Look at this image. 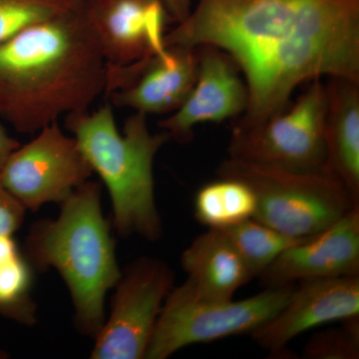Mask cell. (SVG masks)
Returning <instances> with one entry per match:
<instances>
[{
	"instance_id": "obj_1",
	"label": "cell",
	"mask_w": 359,
	"mask_h": 359,
	"mask_svg": "<svg viewBox=\"0 0 359 359\" xmlns=\"http://www.w3.org/2000/svg\"><path fill=\"white\" fill-rule=\"evenodd\" d=\"M165 44L230 56L249 91L235 126L250 128L287 109L304 82H359V0H198Z\"/></svg>"
},
{
	"instance_id": "obj_2",
	"label": "cell",
	"mask_w": 359,
	"mask_h": 359,
	"mask_svg": "<svg viewBox=\"0 0 359 359\" xmlns=\"http://www.w3.org/2000/svg\"><path fill=\"white\" fill-rule=\"evenodd\" d=\"M106 86L107 62L83 7L0 43V118L20 133L86 112Z\"/></svg>"
},
{
	"instance_id": "obj_3",
	"label": "cell",
	"mask_w": 359,
	"mask_h": 359,
	"mask_svg": "<svg viewBox=\"0 0 359 359\" xmlns=\"http://www.w3.org/2000/svg\"><path fill=\"white\" fill-rule=\"evenodd\" d=\"M60 208L57 218L33 224L23 252L33 269L57 271L69 290L75 327L94 339L106 320V294L122 273L100 185L88 180Z\"/></svg>"
},
{
	"instance_id": "obj_4",
	"label": "cell",
	"mask_w": 359,
	"mask_h": 359,
	"mask_svg": "<svg viewBox=\"0 0 359 359\" xmlns=\"http://www.w3.org/2000/svg\"><path fill=\"white\" fill-rule=\"evenodd\" d=\"M66 122L92 171L108 189L118 235L160 240L163 224L156 204L153 167L169 135L152 133L147 115L140 112L130 116L121 133L109 104L94 112L66 116Z\"/></svg>"
},
{
	"instance_id": "obj_5",
	"label": "cell",
	"mask_w": 359,
	"mask_h": 359,
	"mask_svg": "<svg viewBox=\"0 0 359 359\" xmlns=\"http://www.w3.org/2000/svg\"><path fill=\"white\" fill-rule=\"evenodd\" d=\"M218 175L247 184L256 197L254 219L292 237L320 233L359 205L327 167L294 170L229 157Z\"/></svg>"
},
{
	"instance_id": "obj_6",
	"label": "cell",
	"mask_w": 359,
	"mask_h": 359,
	"mask_svg": "<svg viewBox=\"0 0 359 359\" xmlns=\"http://www.w3.org/2000/svg\"><path fill=\"white\" fill-rule=\"evenodd\" d=\"M294 285L221 301L201 297L186 280L165 299L145 359H166L192 344L250 334L285 306Z\"/></svg>"
},
{
	"instance_id": "obj_7",
	"label": "cell",
	"mask_w": 359,
	"mask_h": 359,
	"mask_svg": "<svg viewBox=\"0 0 359 359\" xmlns=\"http://www.w3.org/2000/svg\"><path fill=\"white\" fill-rule=\"evenodd\" d=\"M327 104L325 84L311 81L290 110L250 128L233 126L229 157L294 170L325 167Z\"/></svg>"
},
{
	"instance_id": "obj_8",
	"label": "cell",
	"mask_w": 359,
	"mask_h": 359,
	"mask_svg": "<svg viewBox=\"0 0 359 359\" xmlns=\"http://www.w3.org/2000/svg\"><path fill=\"white\" fill-rule=\"evenodd\" d=\"M175 273L160 259L140 257L122 271L109 318L94 337L92 359H145Z\"/></svg>"
},
{
	"instance_id": "obj_9",
	"label": "cell",
	"mask_w": 359,
	"mask_h": 359,
	"mask_svg": "<svg viewBox=\"0 0 359 359\" xmlns=\"http://www.w3.org/2000/svg\"><path fill=\"white\" fill-rule=\"evenodd\" d=\"M20 146L0 174V185L26 210L60 205L91 178L93 171L74 137L52 123Z\"/></svg>"
},
{
	"instance_id": "obj_10",
	"label": "cell",
	"mask_w": 359,
	"mask_h": 359,
	"mask_svg": "<svg viewBox=\"0 0 359 359\" xmlns=\"http://www.w3.org/2000/svg\"><path fill=\"white\" fill-rule=\"evenodd\" d=\"M83 11L107 62V86L166 49L172 20L161 0H89Z\"/></svg>"
},
{
	"instance_id": "obj_11",
	"label": "cell",
	"mask_w": 359,
	"mask_h": 359,
	"mask_svg": "<svg viewBox=\"0 0 359 359\" xmlns=\"http://www.w3.org/2000/svg\"><path fill=\"white\" fill-rule=\"evenodd\" d=\"M359 316V276L302 280L280 311L250 332L273 355H285L299 334L332 321Z\"/></svg>"
},
{
	"instance_id": "obj_12",
	"label": "cell",
	"mask_w": 359,
	"mask_h": 359,
	"mask_svg": "<svg viewBox=\"0 0 359 359\" xmlns=\"http://www.w3.org/2000/svg\"><path fill=\"white\" fill-rule=\"evenodd\" d=\"M197 79L183 104L160 122L170 139L187 144L204 123H221L244 114L249 105L247 84L230 56L212 46L197 47Z\"/></svg>"
},
{
	"instance_id": "obj_13",
	"label": "cell",
	"mask_w": 359,
	"mask_h": 359,
	"mask_svg": "<svg viewBox=\"0 0 359 359\" xmlns=\"http://www.w3.org/2000/svg\"><path fill=\"white\" fill-rule=\"evenodd\" d=\"M359 276V205L320 233L290 247L259 276L266 287Z\"/></svg>"
},
{
	"instance_id": "obj_14",
	"label": "cell",
	"mask_w": 359,
	"mask_h": 359,
	"mask_svg": "<svg viewBox=\"0 0 359 359\" xmlns=\"http://www.w3.org/2000/svg\"><path fill=\"white\" fill-rule=\"evenodd\" d=\"M198 70V48L167 46L151 58L131 84L109 97L115 106L145 115L173 113L192 90Z\"/></svg>"
},
{
	"instance_id": "obj_15",
	"label": "cell",
	"mask_w": 359,
	"mask_h": 359,
	"mask_svg": "<svg viewBox=\"0 0 359 359\" xmlns=\"http://www.w3.org/2000/svg\"><path fill=\"white\" fill-rule=\"evenodd\" d=\"M25 212L0 185V316L32 327L37 323L33 268L15 238Z\"/></svg>"
},
{
	"instance_id": "obj_16",
	"label": "cell",
	"mask_w": 359,
	"mask_h": 359,
	"mask_svg": "<svg viewBox=\"0 0 359 359\" xmlns=\"http://www.w3.org/2000/svg\"><path fill=\"white\" fill-rule=\"evenodd\" d=\"M189 283L201 297L231 299L255 276L223 231L208 229L181 256Z\"/></svg>"
},
{
	"instance_id": "obj_17",
	"label": "cell",
	"mask_w": 359,
	"mask_h": 359,
	"mask_svg": "<svg viewBox=\"0 0 359 359\" xmlns=\"http://www.w3.org/2000/svg\"><path fill=\"white\" fill-rule=\"evenodd\" d=\"M325 89V167L359 202V82L330 77Z\"/></svg>"
},
{
	"instance_id": "obj_18",
	"label": "cell",
	"mask_w": 359,
	"mask_h": 359,
	"mask_svg": "<svg viewBox=\"0 0 359 359\" xmlns=\"http://www.w3.org/2000/svg\"><path fill=\"white\" fill-rule=\"evenodd\" d=\"M256 209V197L247 184L223 177L203 186L194 202L196 219L214 230H226L254 219Z\"/></svg>"
},
{
	"instance_id": "obj_19",
	"label": "cell",
	"mask_w": 359,
	"mask_h": 359,
	"mask_svg": "<svg viewBox=\"0 0 359 359\" xmlns=\"http://www.w3.org/2000/svg\"><path fill=\"white\" fill-rule=\"evenodd\" d=\"M219 231L230 238L255 278H259L285 250L309 238L292 237L255 219Z\"/></svg>"
},
{
	"instance_id": "obj_20",
	"label": "cell",
	"mask_w": 359,
	"mask_h": 359,
	"mask_svg": "<svg viewBox=\"0 0 359 359\" xmlns=\"http://www.w3.org/2000/svg\"><path fill=\"white\" fill-rule=\"evenodd\" d=\"M83 6V0H0V43L30 26Z\"/></svg>"
},
{
	"instance_id": "obj_21",
	"label": "cell",
	"mask_w": 359,
	"mask_h": 359,
	"mask_svg": "<svg viewBox=\"0 0 359 359\" xmlns=\"http://www.w3.org/2000/svg\"><path fill=\"white\" fill-rule=\"evenodd\" d=\"M341 321V327L316 332L304 346L302 358L358 359L359 316Z\"/></svg>"
},
{
	"instance_id": "obj_22",
	"label": "cell",
	"mask_w": 359,
	"mask_h": 359,
	"mask_svg": "<svg viewBox=\"0 0 359 359\" xmlns=\"http://www.w3.org/2000/svg\"><path fill=\"white\" fill-rule=\"evenodd\" d=\"M163 6L166 8L172 22H183L190 15L192 11L193 0H161Z\"/></svg>"
},
{
	"instance_id": "obj_23",
	"label": "cell",
	"mask_w": 359,
	"mask_h": 359,
	"mask_svg": "<svg viewBox=\"0 0 359 359\" xmlns=\"http://www.w3.org/2000/svg\"><path fill=\"white\" fill-rule=\"evenodd\" d=\"M20 146V142L9 136L4 125L0 122V174L6 166L7 160Z\"/></svg>"
},
{
	"instance_id": "obj_24",
	"label": "cell",
	"mask_w": 359,
	"mask_h": 359,
	"mask_svg": "<svg viewBox=\"0 0 359 359\" xmlns=\"http://www.w3.org/2000/svg\"><path fill=\"white\" fill-rule=\"evenodd\" d=\"M7 358V354L0 351V359Z\"/></svg>"
},
{
	"instance_id": "obj_25",
	"label": "cell",
	"mask_w": 359,
	"mask_h": 359,
	"mask_svg": "<svg viewBox=\"0 0 359 359\" xmlns=\"http://www.w3.org/2000/svg\"><path fill=\"white\" fill-rule=\"evenodd\" d=\"M84 2L89 1V0H83Z\"/></svg>"
}]
</instances>
